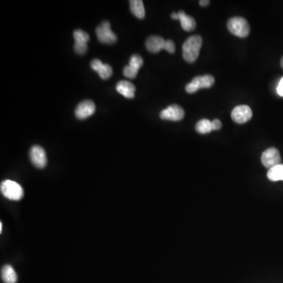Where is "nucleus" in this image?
<instances>
[{
  "instance_id": "obj_3",
  "label": "nucleus",
  "mask_w": 283,
  "mask_h": 283,
  "mask_svg": "<svg viewBox=\"0 0 283 283\" xmlns=\"http://www.w3.org/2000/svg\"><path fill=\"white\" fill-rule=\"evenodd\" d=\"M1 192L7 199L19 201L24 196V190L19 183L15 181L6 179L1 183Z\"/></svg>"
},
{
  "instance_id": "obj_8",
  "label": "nucleus",
  "mask_w": 283,
  "mask_h": 283,
  "mask_svg": "<svg viewBox=\"0 0 283 283\" xmlns=\"http://www.w3.org/2000/svg\"><path fill=\"white\" fill-rule=\"evenodd\" d=\"M252 111L250 107L246 105L236 106L231 112V118L238 124L247 123L252 118Z\"/></svg>"
},
{
  "instance_id": "obj_4",
  "label": "nucleus",
  "mask_w": 283,
  "mask_h": 283,
  "mask_svg": "<svg viewBox=\"0 0 283 283\" xmlns=\"http://www.w3.org/2000/svg\"><path fill=\"white\" fill-rule=\"evenodd\" d=\"M215 83V79L212 75L196 76L190 84L186 85V90L187 93L193 94L197 92L201 88H210Z\"/></svg>"
},
{
  "instance_id": "obj_25",
  "label": "nucleus",
  "mask_w": 283,
  "mask_h": 283,
  "mask_svg": "<svg viewBox=\"0 0 283 283\" xmlns=\"http://www.w3.org/2000/svg\"><path fill=\"white\" fill-rule=\"evenodd\" d=\"M277 92L280 96L283 97V77L279 82V86L277 88Z\"/></svg>"
},
{
  "instance_id": "obj_14",
  "label": "nucleus",
  "mask_w": 283,
  "mask_h": 283,
  "mask_svg": "<svg viewBox=\"0 0 283 283\" xmlns=\"http://www.w3.org/2000/svg\"><path fill=\"white\" fill-rule=\"evenodd\" d=\"M178 20L180 21L181 26L184 29L185 31H193L196 28V21L195 18L191 16L186 15L184 11H180L178 13Z\"/></svg>"
},
{
  "instance_id": "obj_17",
  "label": "nucleus",
  "mask_w": 283,
  "mask_h": 283,
  "mask_svg": "<svg viewBox=\"0 0 283 283\" xmlns=\"http://www.w3.org/2000/svg\"><path fill=\"white\" fill-rule=\"evenodd\" d=\"M267 178L273 182L283 181V164H278L270 168L267 172Z\"/></svg>"
},
{
  "instance_id": "obj_18",
  "label": "nucleus",
  "mask_w": 283,
  "mask_h": 283,
  "mask_svg": "<svg viewBox=\"0 0 283 283\" xmlns=\"http://www.w3.org/2000/svg\"><path fill=\"white\" fill-rule=\"evenodd\" d=\"M196 131L200 134L210 133L212 131V122L207 119H202L197 122L196 124Z\"/></svg>"
},
{
  "instance_id": "obj_26",
  "label": "nucleus",
  "mask_w": 283,
  "mask_h": 283,
  "mask_svg": "<svg viewBox=\"0 0 283 283\" xmlns=\"http://www.w3.org/2000/svg\"><path fill=\"white\" fill-rule=\"evenodd\" d=\"M210 3V2L209 0H201L199 2V4L201 5V6H208Z\"/></svg>"
},
{
  "instance_id": "obj_5",
  "label": "nucleus",
  "mask_w": 283,
  "mask_h": 283,
  "mask_svg": "<svg viewBox=\"0 0 283 283\" xmlns=\"http://www.w3.org/2000/svg\"><path fill=\"white\" fill-rule=\"evenodd\" d=\"M96 35L101 43L111 44L117 41V35L111 30L109 21H103L99 27H97Z\"/></svg>"
},
{
  "instance_id": "obj_2",
  "label": "nucleus",
  "mask_w": 283,
  "mask_h": 283,
  "mask_svg": "<svg viewBox=\"0 0 283 283\" xmlns=\"http://www.w3.org/2000/svg\"><path fill=\"white\" fill-rule=\"evenodd\" d=\"M228 29L233 35L245 38L250 33V26L248 21L242 17H234L228 20Z\"/></svg>"
},
{
  "instance_id": "obj_23",
  "label": "nucleus",
  "mask_w": 283,
  "mask_h": 283,
  "mask_svg": "<svg viewBox=\"0 0 283 283\" xmlns=\"http://www.w3.org/2000/svg\"><path fill=\"white\" fill-rule=\"evenodd\" d=\"M164 50L167 51L168 53H173L176 52V46H175L174 42L171 39H168L165 41V44H164Z\"/></svg>"
},
{
  "instance_id": "obj_19",
  "label": "nucleus",
  "mask_w": 283,
  "mask_h": 283,
  "mask_svg": "<svg viewBox=\"0 0 283 283\" xmlns=\"http://www.w3.org/2000/svg\"><path fill=\"white\" fill-rule=\"evenodd\" d=\"M73 36L75 42H80V43H87L90 39L88 34L80 29H77L74 32Z\"/></svg>"
},
{
  "instance_id": "obj_7",
  "label": "nucleus",
  "mask_w": 283,
  "mask_h": 283,
  "mask_svg": "<svg viewBox=\"0 0 283 283\" xmlns=\"http://www.w3.org/2000/svg\"><path fill=\"white\" fill-rule=\"evenodd\" d=\"M185 113L182 107L177 104L169 106L166 109H163L160 113L162 120L172 121H179L183 119Z\"/></svg>"
},
{
  "instance_id": "obj_22",
  "label": "nucleus",
  "mask_w": 283,
  "mask_h": 283,
  "mask_svg": "<svg viewBox=\"0 0 283 283\" xmlns=\"http://www.w3.org/2000/svg\"><path fill=\"white\" fill-rule=\"evenodd\" d=\"M88 50V44L85 43H80V42H75L74 43V51L78 54H84L86 53Z\"/></svg>"
},
{
  "instance_id": "obj_11",
  "label": "nucleus",
  "mask_w": 283,
  "mask_h": 283,
  "mask_svg": "<svg viewBox=\"0 0 283 283\" xmlns=\"http://www.w3.org/2000/svg\"><path fill=\"white\" fill-rule=\"evenodd\" d=\"M90 67L95 72H98L101 78L103 80L109 78L113 73V70L111 66L107 64H103L99 59L92 60L90 62Z\"/></svg>"
},
{
  "instance_id": "obj_1",
  "label": "nucleus",
  "mask_w": 283,
  "mask_h": 283,
  "mask_svg": "<svg viewBox=\"0 0 283 283\" xmlns=\"http://www.w3.org/2000/svg\"><path fill=\"white\" fill-rule=\"evenodd\" d=\"M202 46V38L199 35H194L186 39L183 45V56L187 62L193 63L199 56Z\"/></svg>"
},
{
  "instance_id": "obj_13",
  "label": "nucleus",
  "mask_w": 283,
  "mask_h": 283,
  "mask_svg": "<svg viewBox=\"0 0 283 283\" xmlns=\"http://www.w3.org/2000/svg\"><path fill=\"white\" fill-rule=\"evenodd\" d=\"M165 41L162 37L158 35H152L146 39V47L151 53H158L164 49Z\"/></svg>"
},
{
  "instance_id": "obj_21",
  "label": "nucleus",
  "mask_w": 283,
  "mask_h": 283,
  "mask_svg": "<svg viewBox=\"0 0 283 283\" xmlns=\"http://www.w3.org/2000/svg\"><path fill=\"white\" fill-rule=\"evenodd\" d=\"M139 70L137 69L134 68L132 66H125L124 69V75L127 77V78L133 79L136 78L137 76Z\"/></svg>"
},
{
  "instance_id": "obj_6",
  "label": "nucleus",
  "mask_w": 283,
  "mask_h": 283,
  "mask_svg": "<svg viewBox=\"0 0 283 283\" xmlns=\"http://www.w3.org/2000/svg\"><path fill=\"white\" fill-rule=\"evenodd\" d=\"M262 164L266 168H270L276 166L278 164H281V156L280 153L276 148H269L263 153L261 156Z\"/></svg>"
},
{
  "instance_id": "obj_16",
  "label": "nucleus",
  "mask_w": 283,
  "mask_h": 283,
  "mask_svg": "<svg viewBox=\"0 0 283 283\" xmlns=\"http://www.w3.org/2000/svg\"><path fill=\"white\" fill-rule=\"evenodd\" d=\"M130 8L131 11L136 18L142 19L145 18V8H144L143 2L141 0H131L130 1Z\"/></svg>"
},
{
  "instance_id": "obj_29",
  "label": "nucleus",
  "mask_w": 283,
  "mask_h": 283,
  "mask_svg": "<svg viewBox=\"0 0 283 283\" xmlns=\"http://www.w3.org/2000/svg\"><path fill=\"white\" fill-rule=\"evenodd\" d=\"M281 66H282V67H283V58H282V59H281Z\"/></svg>"
},
{
  "instance_id": "obj_15",
  "label": "nucleus",
  "mask_w": 283,
  "mask_h": 283,
  "mask_svg": "<svg viewBox=\"0 0 283 283\" xmlns=\"http://www.w3.org/2000/svg\"><path fill=\"white\" fill-rule=\"evenodd\" d=\"M1 276L5 283H16L18 281L17 273L11 265H5L2 267Z\"/></svg>"
},
{
  "instance_id": "obj_20",
  "label": "nucleus",
  "mask_w": 283,
  "mask_h": 283,
  "mask_svg": "<svg viewBox=\"0 0 283 283\" xmlns=\"http://www.w3.org/2000/svg\"><path fill=\"white\" fill-rule=\"evenodd\" d=\"M142 65H143V59L139 54H136H136H133L130 58L129 66H132L134 68L140 70Z\"/></svg>"
},
{
  "instance_id": "obj_27",
  "label": "nucleus",
  "mask_w": 283,
  "mask_h": 283,
  "mask_svg": "<svg viewBox=\"0 0 283 283\" xmlns=\"http://www.w3.org/2000/svg\"><path fill=\"white\" fill-rule=\"evenodd\" d=\"M171 17H172V18L175 19V20H178V14L177 13H173Z\"/></svg>"
},
{
  "instance_id": "obj_24",
  "label": "nucleus",
  "mask_w": 283,
  "mask_h": 283,
  "mask_svg": "<svg viewBox=\"0 0 283 283\" xmlns=\"http://www.w3.org/2000/svg\"><path fill=\"white\" fill-rule=\"evenodd\" d=\"M212 130H215V131L220 130L222 127L221 121L218 119L214 120L212 121Z\"/></svg>"
},
{
  "instance_id": "obj_12",
  "label": "nucleus",
  "mask_w": 283,
  "mask_h": 283,
  "mask_svg": "<svg viewBox=\"0 0 283 283\" xmlns=\"http://www.w3.org/2000/svg\"><path fill=\"white\" fill-rule=\"evenodd\" d=\"M117 91L126 99H133L136 92V87L127 80H121L116 86Z\"/></svg>"
},
{
  "instance_id": "obj_9",
  "label": "nucleus",
  "mask_w": 283,
  "mask_h": 283,
  "mask_svg": "<svg viewBox=\"0 0 283 283\" xmlns=\"http://www.w3.org/2000/svg\"><path fill=\"white\" fill-rule=\"evenodd\" d=\"M29 157L34 166L38 168H45L47 164V155L45 150L39 146H34L31 148Z\"/></svg>"
},
{
  "instance_id": "obj_28",
  "label": "nucleus",
  "mask_w": 283,
  "mask_h": 283,
  "mask_svg": "<svg viewBox=\"0 0 283 283\" xmlns=\"http://www.w3.org/2000/svg\"><path fill=\"white\" fill-rule=\"evenodd\" d=\"M2 223H1V224H0V232H2Z\"/></svg>"
},
{
  "instance_id": "obj_10",
  "label": "nucleus",
  "mask_w": 283,
  "mask_h": 283,
  "mask_svg": "<svg viewBox=\"0 0 283 283\" xmlns=\"http://www.w3.org/2000/svg\"><path fill=\"white\" fill-rule=\"evenodd\" d=\"M95 111V105L92 101L85 100L80 103L76 107L75 114L78 119H86L93 115Z\"/></svg>"
}]
</instances>
